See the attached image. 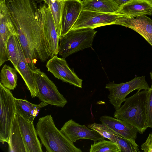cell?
I'll list each match as a JSON object with an SVG mask.
<instances>
[{
    "instance_id": "1",
    "label": "cell",
    "mask_w": 152,
    "mask_h": 152,
    "mask_svg": "<svg viewBox=\"0 0 152 152\" xmlns=\"http://www.w3.org/2000/svg\"><path fill=\"white\" fill-rule=\"evenodd\" d=\"M26 59L31 69L49 58L48 45L34 0H5Z\"/></svg>"
},
{
    "instance_id": "2",
    "label": "cell",
    "mask_w": 152,
    "mask_h": 152,
    "mask_svg": "<svg viewBox=\"0 0 152 152\" xmlns=\"http://www.w3.org/2000/svg\"><path fill=\"white\" fill-rule=\"evenodd\" d=\"M36 130L46 152H82L57 128L51 115L39 118L36 125Z\"/></svg>"
},
{
    "instance_id": "3",
    "label": "cell",
    "mask_w": 152,
    "mask_h": 152,
    "mask_svg": "<svg viewBox=\"0 0 152 152\" xmlns=\"http://www.w3.org/2000/svg\"><path fill=\"white\" fill-rule=\"evenodd\" d=\"M148 90L138 91L132 96L126 98L124 104L115 110L114 118L131 124L143 134L148 127L146 112V99Z\"/></svg>"
},
{
    "instance_id": "4",
    "label": "cell",
    "mask_w": 152,
    "mask_h": 152,
    "mask_svg": "<svg viewBox=\"0 0 152 152\" xmlns=\"http://www.w3.org/2000/svg\"><path fill=\"white\" fill-rule=\"evenodd\" d=\"M96 33L90 28L70 30L59 39L58 54L65 58L74 53L91 47Z\"/></svg>"
},
{
    "instance_id": "5",
    "label": "cell",
    "mask_w": 152,
    "mask_h": 152,
    "mask_svg": "<svg viewBox=\"0 0 152 152\" xmlns=\"http://www.w3.org/2000/svg\"><path fill=\"white\" fill-rule=\"evenodd\" d=\"M15 97L10 90L0 83V141L8 143L16 115Z\"/></svg>"
},
{
    "instance_id": "6",
    "label": "cell",
    "mask_w": 152,
    "mask_h": 152,
    "mask_svg": "<svg viewBox=\"0 0 152 152\" xmlns=\"http://www.w3.org/2000/svg\"><path fill=\"white\" fill-rule=\"evenodd\" d=\"M37 91V97L42 101L51 105L64 107L67 101L57 87L39 69H31Z\"/></svg>"
},
{
    "instance_id": "7",
    "label": "cell",
    "mask_w": 152,
    "mask_h": 152,
    "mask_svg": "<svg viewBox=\"0 0 152 152\" xmlns=\"http://www.w3.org/2000/svg\"><path fill=\"white\" fill-rule=\"evenodd\" d=\"M105 88L110 94L108 96L110 103L115 110L119 108L125 101L126 96L135 90H148L150 88L144 76L137 77L131 80L124 83H115L110 82L106 85Z\"/></svg>"
},
{
    "instance_id": "8",
    "label": "cell",
    "mask_w": 152,
    "mask_h": 152,
    "mask_svg": "<svg viewBox=\"0 0 152 152\" xmlns=\"http://www.w3.org/2000/svg\"><path fill=\"white\" fill-rule=\"evenodd\" d=\"M124 15L118 13H107L82 10L71 30L82 28L94 29L102 26L114 25L118 19Z\"/></svg>"
},
{
    "instance_id": "9",
    "label": "cell",
    "mask_w": 152,
    "mask_h": 152,
    "mask_svg": "<svg viewBox=\"0 0 152 152\" xmlns=\"http://www.w3.org/2000/svg\"><path fill=\"white\" fill-rule=\"evenodd\" d=\"M38 12L48 43V56L51 58L58 53L59 37L49 7L45 4H41Z\"/></svg>"
},
{
    "instance_id": "10",
    "label": "cell",
    "mask_w": 152,
    "mask_h": 152,
    "mask_svg": "<svg viewBox=\"0 0 152 152\" xmlns=\"http://www.w3.org/2000/svg\"><path fill=\"white\" fill-rule=\"evenodd\" d=\"M46 66L48 71L55 77L75 86L82 88V80L69 67L65 58L54 56L47 61Z\"/></svg>"
},
{
    "instance_id": "11",
    "label": "cell",
    "mask_w": 152,
    "mask_h": 152,
    "mask_svg": "<svg viewBox=\"0 0 152 152\" xmlns=\"http://www.w3.org/2000/svg\"><path fill=\"white\" fill-rule=\"evenodd\" d=\"M61 131L72 142L81 139H86L96 142L105 138L96 131L81 125L72 119L65 122Z\"/></svg>"
},
{
    "instance_id": "12",
    "label": "cell",
    "mask_w": 152,
    "mask_h": 152,
    "mask_svg": "<svg viewBox=\"0 0 152 152\" xmlns=\"http://www.w3.org/2000/svg\"><path fill=\"white\" fill-rule=\"evenodd\" d=\"M114 24L133 30L141 35L152 46V20L145 15L134 18L125 15L118 19Z\"/></svg>"
},
{
    "instance_id": "13",
    "label": "cell",
    "mask_w": 152,
    "mask_h": 152,
    "mask_svg": "<svg viewBox=\"0 0 152 152\" xmlns=\"http://www.w3.org/2000/svg\"><path fill=\"white\" fill-rule=\"evenodd\" d=\"M16 118L23 140L28 152H42L34 122L28 121L16 113Z\"/></svg>"
},
{
    "instance_id": "14",
    "label": "cell",
    "mask_w": 152,
    "mask_h": 152,
    "mask_svg": "<svg viewBox=\"0 0 152 152\" xmlns=\"http://www.w3.org/2000/svg\"><path fill=\"white\" fill-rule=\"evenodd\" d=\"M82 10V1L66 0L64 1L61 37L65 35L71 30L78 18Z\"/></svg>"
},
{
    "instance_id": "15",
    "label": "cell",
    "mask_w": 152,
    "mask_h": 152,
    "mask_svg": "<svg viewBox=\"0 0 152 152\" xmlns=\"http://www.w3.org/2000/svg\"><path fill=\"white\" fill-rule=\"evenodd\" d=\"M99 120L116 133L134 144L138 132L134 127L124 121L111 116L104 115Z\"/></svg>"
},
{
    "instance_id": "16",
    "label": "cell",
    "mask_w": 152,
    "mask_h": 152,
    "mask_svg": "<svg viewBox=\"0 0 152 152\" xmlns=\"http://www.w3.org/2000/svg\"><path fill=\"white\" fill-rule=\"evenodd\" d=\"M17 47L18 60L17 67L14 68L24 80L32 97H37V91L33 74L26 59L18 38Z\"/></svg>"
},
{
    "instance_id": "17",
    "label": "cell",
    "mask_w": 152,
    "mask_h": 152,
    "mask_svg": "<svg viewBox=\"0 0 152 152\" xmlns=\"http://www.w3.org/2000/svg\"><path fill=\"white\" fill-rule=\"evenodd\" d=\"M117 13L131 18L152 14V3L145 0H131L119 7Z\"/></svg>"
},
{
    "instance_id": "18",
    "label": "cell",
    "mask_w": 152,
    "mask_h": 152,
    "mask_svg": "<svg viewBox=\"0 0 152 152\" xmlns=\"http://www.w3.org/2000/svg\"><path fill=\"white\" fill-rule=\"evenodd\" d=\"M16 113L20 115L25 119L32 122L36 116L38 110L48 105L42 101L38 104H34L23 99L15 98Z\"/></svg>"
},
{
    "instance_id": "19",
    "label": "cell",
    "mask_w": 152,
    "mask_h": 152,
    "mask_svg": "<svg viewBox=\"0 0 152 152\" xmlns=\"http://www.w3.org/2000/svg\"><path fill=\"white\" fill-rule=\"evenodd\" d=\"M83 10L107 13H116L119 6L115 0H82Z\"/></svg>"
},
{
    "instance_id": "20",
    "label": "cell",
    "mask_w": 152,
    "mask_h": 152,
    "mask_svg": "<svg viewBox=\"0 0 152 152\" xmlns=\"http://www.w3.org/2000/svg\"><path fill=\"white\" fill-rule=\"evenodd\" d=\"M9 151L28 152L15 115L11 128L8 142Z\"/></svg>"
},
{
    "instance_id": "21",
    "label": "cell",
    "mask_w": 152,
    "mask_h": 152,
    "mask_svg": "<svg viewBox=\"0 0 152 152\" xmlns=\"http://www.w3.org/2000/svg\"><path fill=\"white\" fill-rule=\"evenodd\" d=\"M17 72L15 68L5 64L1 70L0 83L10 90H14L17 85Z\"/></svg>"
},
{
    "instance_id": "22",
    "label": "cell",
    "mask_w": 152,
    "mask_h": 152,
    "mask_svg": "<svg viewBox=\"0 0 152 152\" xmlns=\"http://www.w3.org/2000/svg\"><path fill=\"white\" fill-rule=\"evenodd\" d=\"M43 1L50 9L59 39L61 35L62 17L64 1L57 0L54 3H52L50 0Z\"/></svg>"
},
{
    "instance_id": "23",
    "label": "cell",
    "mask_w": 152,
    "mask_h": 152,
    "mask_svg": "<svg viewBox=\"0 0 152 152\" xmlns=\"http://www.w3.org/2000/svg\"><path fill=\"white\" fill-rule=\"evenodd\" d=\"M90 152H121L118 145L104 139L91 144Z\"/></svg>"
},
{
    "instance_id": "24",
    "label": "cell",
    "mask_w": 152,
    "mask_h": 152,
    "mask_svg": "<svg viewBox=\"0 0 152 152\" xmlns=\"http://www.w3.org/2000/svg\"><path fill=\"white\" fill-rule=\"evenodd\" d=\"M88 127L96 131L105 138L116 143L115 136L119 135L105 124L94 123L88 125Z\"/></svg>"
},
{
    "instance_id": "25",
    "label": "cell",
    "mask_w": 152,
    "mask_h": 152,
    "mask_svg": "<svg viewBox=\"0 0 152 152\" xmlns=\"http://www.w3.org/2000/svg\"><path fill=\"white\" fill-rule=\"evenodd\" d=\"M18 37L16 35L11 36L7 45V50L10 61L14 67H17L18 60V53L17 47Z\"/></svg>"
},
{
    "instance_id": "26",
    "label": "cell",
    "mask_w": 152,
    "mask_h": 152,
    "mask_svg": "<svg viewBox=\"0 0 152 152\" xmlns=\"http://www.w3.org/2000/svg\"><path fill=\"white\" fill-rule=\"evenodd\" d=\"M116 143L118 145L121 152H139V146L121 136H116Z\"/></svg>"
},
{
    "instance_id": "27",
    "label": "cell",
    "mask_w": 152,
    "mask_h": 152,
    "mask_svg": "<svg viewBox=\"0 0 152 152\" xmlns=\"http://www.w3.org/2000/svg\"><path fill=\"white\" fill-rule=\"evenodd\" d=\"M146 112L147 124L152 128V86L148 90L146 99Z\"/></svg>"
},
{
    "instance_id": "28",
    "label": "cell",
    "mask_w": 152,
    "mask_h": 152,
    "mask_svg": "<svg viewBox=\"0 0 152 152\" xmlns=\"http://www.w3.org/2000/svg\"><path fill=\"white\" fill-rule=\"evenodd\" d=\"M141 149L145 152H152V133L149 134L145 141L141 145Z\"/></svg>"
},
{
    "instance_id": "29",
    "label": "cell",
    "mask_w": 152,
    "mask_h": 152,
    "mask_svg": "<svg viewBox=\"0 0 152 152\" xmlns=\"http://www.w3.org/2000/svg\"><path fill=\"white\" fill-rule=\"evenodd\" d=\"M131 0H115L116 3L118 5L119 7L126 4Z\"/></svg>"
},
{
    "instance_id": "30",
    "label": "cell",
    "mask_w": 152,
    "mask_h": 152,
    "mask_svg": "<svg viewBox=\"0 0 152 152\" xmlns=\"http://www.w3.org/2000/svg\"><path fill=\"white\" fill-rule=\"evenodd\" d=\"M37 3L41 4L43 0H34Z\"/></svg>"
},
{
    "instance_id": "31",
    "label": "cell",
    "mask_w": 152,
    "mask_h": 152,
    "mask_svg": "<svg viewBox=\"0 0 152 152\" xmlns=\"http://www.w3.org/2000/svg\"><path fill=\"white\" fill-rule=\"evenodd\" d=\"M150 76L151 81V86H152V70L150 72Z\"/></svg>"
},
{
    "instance_id": "32",
    "label": "cell",
    "mask_w": 152,
    "mask_h": 152,
    "mask_svg": "<svg viewBox=\"0 0 152 152\" xmlns=\"http://www.w3.org/2000/svg\"><path fill=\"white\" fill-rule=\"evenodd\" d=\"M52 3H54L57 0H50Z\"/></svg>"
},
{
    "instance_id": "33",
    "label": "cell",
    "mask_w": 152,
    "mask_h": 152,
    "mask_svg": "<svg viewBox=\"0 0 152 152\" xmlns=\"http://www.w3.org/2000/svg\"><path fill=\"white\" fill-rule=\"evenodd\" d=\"M145 0L151 2L152 3V0Z\"/></svg>"
},
{
    "instance_id": "34",
    "label": "cell",
    "mask_w": 152,
    "mask_h": 152,
    "mask_svg": "<svg viewBox=\"0 0 152 152\" xmlns=\"http://www.w3.org/2000/svg\"><path fill=\"white\" fill-rule=\"evenodd\" d=\"M58 0L59 1H65L66 0Z\"/></svg>"
},
{
    "instance_id": "35",
    "label": "cell",
    "mask_w": 152,
    "mask_h": 152,
    "mask_svg": "<svg viewBox=\"0 0 152 152\" xmlns=\"http://www.w3.org/2000/svg\"></svg>"
},
{
    "instance_id": "36",
    "label": "cell",
    "mask_w": 152,
    "mask_h": 152,
    "mask_svg": "<svg viewBox=\"0 0 152 152\" xmlns=\"http://www.w3.org/2000/svg\"></svg>"
}]
</instances>
